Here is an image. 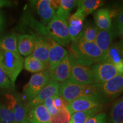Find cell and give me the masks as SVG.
<instances>
[{
  "mask_svg": "<svg viewBox=\"0 0 123 123\" xmlns=\"http://www.w3.org/2000/svg\"><path fill=\"white\" fill-rule=\"evenodd\" d=\"M104 55L95 42H87L81 38L72 42L68 54L73 62L89 66L104 62Z\"/></svg>",
  "mask_w": 123,
  "mask_h": 123,
  "instance_id": "1",
  "label": "cell"
},
{
  "mask_svg": "<svg viewBox=\"0 0 123 123\" xmlns=\"http://www.w3.org/2000/svg\"><path fill=\"white\" fill-rule=\"evenodd\" d=\"M59 96L68 103L80 97H96L103 99L98 84H80L70 79L59 83Z\"/></svg>",
  "mask_w": 123,
  "mask_h": 123,
  "instance_id": "2",
  "label": "cell"
},
{
  "mask_svg": "<svg viewBox=\"0 0 123 123\" xmlns=\"http://www.w3.org/2000/svg\"><path fill=\"white\" fill-rule=\"evenodd\" d=\"M24 59L19 53L0 49V67L13 84L24 67Z\"/></svg>",
  "mask_w": 123,
  "mask_h": 123,
  "instance_id": "3",
  "label": "cell"
},
{
  "mask_svg": "<svg viewBox=\"0 0 123 123\" xmlns=\"http://www.w3.org/2000/svg\"><path fill=\"white\" fill-rule=\"evenodd\" d=\"M46 30L51 38L62 46H68L71 41L67 20L55 15L47 24Z\"/></svg>",
  "mask_w": 123,
  "mask_h": 123,
  "instance_id": "4",
  "label": "cell"
},
{
  "mask_svg": "<svg viewBox=\"0 0 123 123\" xmlns=\"http://www.w3.org/2000/svg\"><path fill=\"white\" fill-rule=\"evenodd\" d=\"M50 80V74L48 70L33 75L24 88V99L29 103L34 99L47 85Z\"/></svg>",
  "mask_w": 123,
  "mask_h": 123,
  "instance_id": "5",
  "label": "cell"
},
{
  "mask_svg": "<svg viewBox=\"0 0 123 123\" xmlns=\"http://www.w3.org/2000/svg\"><path fill=\"white\" fill-rule=\"evenodd\" d=\"M102 100L96 97H80L68 103L67 109L71 115L78 112L87 111L95 109L102 110Z\"/></svg>",
  "mask_w": 123,
  "mask_h": 123,
  "instance_id": "6",
  "label": "cell"
},
{
  "mask_svg": "<svg viewBox=\"0 0 123 123\" xmlns=\"http://www.w3.org/2000/svg\"><path fill=\"white\" fill-rule=\"evenodd\" d=\"M95 84L104 83L120 73L114 64L107 62H102L92 66Z\"/></svg>",
  "mask_w": 123,
  "mask_h": 123,
  "instance_id": "7",
  "label": "cell"
},
{
  "mask_svg": "<svg viewBox=\"0 0 123 123\" xmlns=\"http://www.w3.org/2000/svg\"><path fill=\"white\" fill-rule=\"evenodd\" d=\"M91 66L71 62V71L69 79L80 84H95Z\"/></svg>",
  "mask_w": 123,
  "mask_h": 123,
  "instance_id": "8",
  "label": "cell"
},
{
  "mask_svg": "<svg viewBox=\"0 0 123 123\" xmlns=\"http://www.w3.org/2000/svg\"><path fill=\"white\" fill-rule=\"evenodd\" d=\"M31 2L34 5L43 23L48 24L55 15L59 6L60 0H39L31 1Z\"/></svg>",
  "mask_w": 123,
  "mask_h": 123,
  "instance_id": "9",
  "label": "cell"
},
{
  "mask_svg": "<svg viewBox=\"0 0 123 123\" xmlns=\"http://www.w3.org/2000/svg\"><path fill=\"white\" fill-rule=\"evenodd\" d=\"M98 85L100 93L103 98L116 97L123 92V73Z\"/></svg>",
  "mask_w": 123,
  "mask_h": 123,
  "instance_id": "10",
  "label": "cell"
},
{
  "mask_svg": "<svg viewBox=\"0 0 123 123\" xmlns=\"http://www.w3.org/2000/svg\"><path fill=\"white\" fill-rule=\"evenodd\" d=\"M47 41L49 46L48 70L50 71L54 69L66 56H68V52L50 37H47Z\"/></svg>",
  "mask_w": 123,
  "mask_h": 123,
  "instance_id": "11",
  "label": "cell"
},
{
  "mask_svg": "<svg viewBox=\"0 0 123 123\" xmlns=\"http://www.w3.org/2000/svg\"><path fill=\"white\" fill-rule=\"evenodd\" d=\"M59 83L50 79L43 89L38 93L34 99L27 103L29 108L39 104H43L46 99L59 95Z\"/></svg>",
  "mask_w": 123,
  "mask_h": 123,
  "instance_id": "12",
  "label": "cell"
},
{
  "mask_svg": "<svg viewBox=\"0 0 123 123\" xmlns=\"http://www.w3.org/2000/svg\"><path fill=\"white\" fill-rule=\"evenodd\" d=\"M71 71V62L68 56H66L54 69L49 71L50 79L58 83L63 82L70 79Z\"/></svg>",
  "mask_w": 123,
  "mask_h": 123,
  "instance_id": "13",
  "label": "cell"
},
{
  "mask_svg": "<svg viewBox=\"0 0 123 123\" xmlns=\"http://www.w3.org/2000/svg\"><path fill=\"white\" fill-rule=\"evenodd\" d=\"M85 16L79 9L68 18V30L71 41L75 42L79 39L83 29V22Z\"/></svg>",
  "mask_w": 123,
  "mask_h": 123,
  "instance_id": "14",
  "label": "cell"
},
{
  "mask_svg": "<svg viewBox=\"0 0 123 123\" xmlns=\"http://www.w3.org/2000/svg\"><path fill=\"white\" fill-rule=\"evenodd\" d=\"M47 37L43 35L35 36L34 49L31 54L39 61L42 62L49 67V46L47 41Z\"/></svg>",
  "mask_w": 123,
  "mask_h": 123,
  "instance_id": "15",
  "label": "cell"
},
{
  "mask_svg": "<svg viewBox=\"0 0 123 123\" xmlns=\"http://www.w3.org/2000/svg\"><path fill=\"white\" fill-rule=\"evenodd\" d=\"M51 115L43 104H39L29 108L26 120L30 123H50Z\"/></svg>",
  "mask_w": 123,
  "mask_h": 123,
  "instance_id": "16",
  "label": "cell"
},
{
  "mask_svg": "<svg viewBox=\"0 0 123 123\" xmlns=\"http://www.w3.org/2000/svg\"><path fill=\"white\" fill-rule=\"evenodd\" d=\"M116 33L117 30L113 26L108 30H99L95 43L104 55L110 49Z\"/></svg>",
  "mask_w": 123,
  "mask_h": 123,
  "instance_id": "17",
  "label": "cell"
},
{
  "mask_svg": "<svg viewBox=\"0 0 123 123\" xmlns=\"http://www.w3.org/2000/svg\"><path fill=\"white\" fill-rule=\"evenodd\" d=\"M35 35L20 34L17 36V49L19 54L28 56L33 53L35 46Z\"/></svg>",
  "mask_w": 123,
  "mask_h": 123,
  "instance_id": "18",
  "label": "cell"
},
{
  "mask_svg": "<svg viewBox=\"0 0 123 123\" xmlns=\"http://www.w3.org/2000/svg\"><path fill=\"white\" fill-rule=\"evenodd\" d=\"M104 62L111 63L115 66L123 63V41L112 43L104 55Z\"/></svg>",
  "mask_w": 123,
  "mask_h": 123,
  "instance_id": "19",
  "label": "cell"
},
{
  "mask_svg": "<svg viewBox=\"0 0 123 123\" xmlns=\"http://www.w3.org/2000/svg\"><path fill=\"white\" fill-rule=\"evenodd\" d=\"M94 19L96 26L99 30H108L112 27V15L108 9H100L95 12Z\"/></svg>",
  "mask_w": 123,
  "mask_h": 123,
  "instance_id": "20",
  "label": "cell"
},
{
  "mask_svg": "<svg viewBox=\"0 0 123 123\" xmlns=\"http://www.w3.org/2000/svg\"><path fill=\"white\" fill-rule=\"evenodd\" d=\"M0 49L19 53L17 49V36L14 33L0 37Z\"/></svg>",
  "mask_w": 123,
  "mask_h": 123,
  "instance_id": "21",
  "label": "cell"
},
{
  "mask_svg": "<svg viewBox=\"0 0 123 123\" xmlns=\"http://www.w3.org/2000/svg\"><path fill=\"white\" fill-rule=\"evenodd\" d=\"M24 66L27 71L33 73H39L49 69V67L46 64L31 55L25 59Z\"/></svg>",
  "mask_w": 123,
  "mask_h": 123,
  "instance_id": "22",
  "label": "cell"
},
{
  "mask_svg": "<svg viewBox=\"0 0 123 123\" xmlns=\"http://www.w3.org/2000/svg\"><path fill=\"white\" fill-rule=\"evenodd\" d=\"M108 123H123V97L113 104Z\"/></svg>",
  "mask_w": 123,
  "mask_h": 123,
  "instance_id": "23",
  "label": "cell"
},
{
  "mask_svg": "<svg viewBox=\"0 0 123 123\" xmlns=\"http://www.w3.org/2000/svg\"><path fill=\"white\" fill-rule=\"evenodd\" d=\"M78 1L75 0H61L59 6L55 15L67 21L72 9L78 5Z\"/></svg>",
  "mask_w": 123,
  "mask_h": 123,
  "instance_id": "24",
  "label": "cell"
},
{
  "mask_svg": "<svg viewBox=\"0 0 123 123\" xmlns=\"http://www.w3.org/2000/svg\"><path fill=\"white\" fill-rule=\"evenodd\" d=\"M100 0H81L78 1V9L83 14L85 17L87 15L93 13L98 7L102 5Z\"/></svg>",
  "mask_w": 123,
  "mask_h": 123,
  "instance_id": "25",
  "label": "cell"
},
{
  "mask_svg": "<svg viewBox=\"0 0 123 123\" xmlns=\"http://www.w3.org/2000/svg\"><path fill=\"white\" fill-rule=\"evenodd\" d=\"M101 111L99 109H95L87 111L75 112L71 115V120L73 123H85L88 120L98 115Z\"/></svg>",
  "mask_w": 123,
  "mask_h": 123,
  "instance_id": "26",
  "label": "cell"
},
{
  "mask_svg": "<svg viewBox=\"0 0 123 123\" xmlns=\"http://www.w3.org/2000/svg\"><path fill=\"white\" fill-rule=\"evenodd\" d=\"M98 31L99 29L96 26L87 24L81 31L79 38H81L87 42H95Z\"/></svg>",
  "mask_w": 123,
  "mask_h": 123,
  "instance_id": "27",
  "label": "cell"
},
{
  "mask_svg": "<svg viewBox=\"0 0 123 123\" xmlns=\"http://www.w3.org/2000/svg\"><path fill=\"white\" fill-rule=\"evenodd\" d=\"M15 123L14 113L7 105L0 103V123Z\"/></svg>",
  "mask_w": 123,
  "mask_h": 123,
  "instance_id": "28",
  "label": "cell"
},
{
  "mask_svg": "<svg viewBox=\"0 0 123 123\" xmlns=\"http://www.w3.org/2000/svg\"><path fill=\"white\" fill-rule=\"evenodd\" d=\"M71 115L67 108L58 111V113L54 116H51L50 123H68Z\"/></svg>",
  "mask_w": 123,
  "mask_h": 123,
  "instance_id": "29",
  "label": "cell"
},
{
  "mask_svg": "<svg viewBox=\"0 0 123 123\" xmlns=\"http://www.w3.org/2000/svg\"><path fill=\"white\" fill-rule=\"evenodd\" d=\"M29 110V108L27 104H26L21 102L19 107L14 112L15 123H21L26 120V116Z\"/></svg>",
  "mask_w": 123,
  "mask_h": 123,
  "instance_id": "30",
  "label": "cell"
},
{
  "mask_svg": "<svg viewBox=\"0 0 123 123\" xmlns=\"http://www.w3.org/2000/svg\"><path fill=\"white\" fill-rule=\"evenodd\" d=\"M14 85L0 67V88L10 89Z\"/></svg>",
  "mask_w": 123,
  "mask_h": 123,
  "instance_id": "31",
  "label": "cell"
},
{
  "mask_svg": "<svg viewBox=\"0 0 123 123\" xmlns=\"http://www.w3.org/2000/svg\"><path fill=\"white\" fill-rule=\"evenodd\" d=\"M111 13L116 15L117 27H123V5L120 4L115 12H111Z\"/></svg>",
  "mask_w": 123,
  "mask_h": 123,
  "instance_id": "32",
  "label": "cell"
},
{
  "mask_svg": "<svg viewBox=\"0 0 123 123\" xmlns=\"http://www.w3.org/2000/svg\"><path fill=\"white\" fill-rule=\"evenodd\" d=\"M53 104L54 106L59 111L63 108H67L68 105V103L59 95L53 97Z\"/></svg>",
  "mask_w": 123,
  "mask_h": 123,
  "instance_id": "33",
  "label": "cell"
},
{
  "mask_svg": "<svg viewBox=\"0 0 123 123\" xmlns=\"http://www.w3.org/2000/svg\"><path fill=\"white\" fill-rule=\"evenodd\" d=\"M45 106L47 110L51 115V116H54L58 113V110L54 106L53 104V97L46 99L43 103Z\"/></svg>",
  "mask_w": 123,
  "mask_h": 123,
  "instance_id": "34",
  "label": "cell"
},
{
  "mask_svg": "<svg viewBox=\"0 0 123 123\" xmlns=\"http://www.w3.org/2000/svg\"><path fill=\"white\" fill-rule=\"evenodd\" d=\"M85 123H107V116L104 113H100L88 120Z\"/></svg>",
  "mask_w": 123,
  "mask_h": 123,
  "instance_id": "35",
  "label": "cell"
},
{
  "mask_svg": "<svg viewBox=\"0 0 123 123\" xmlns=\"http://www.w3.org/2000/svg\"><path fill=\"white\" fill-rule=\"evenodd\" d=\"M4 17L3 15L2 12L0 10V32L2 31L4 26Z\"/></svg>",
  "mask_w": 123,
  "mask_h": 123,
  "instance_id": "36",
  "label": "cell"
},
{
  "mask_svg": "<svg viewBox=\"0 0 123 123\" xmlns=\"http://www.w3.org/2000/svg\"><path fill=\"white\" fill-rule=\"evenodd\" d=\"M11 5V2L6 0H0V7L4 6H9Z\"/></svg>",
  "mask_w": 123,
  "mask_h": 123,
  "instance_id": "37",
  "label": "cell"
},
{
  "mask_svg": "<svg viewBox=\"0 0 123 123\" xmlns=\"http://www.w3.org/2000/svg\"><path fill=\"white\" fill-rule=\"evenodd\" d=\"M117 29L119 34L121 36V38H122V41H123V27H117Z\"/></svg>",
  "mask_w": 123,
  "mask_h": 123,
  "instance_id": "38",
  "label": "cell"
},
{
  "mask_svg": "<svg viewBox=\"0 0 123 123\" xmlns=\"http://www.w3.org/2000/svg\"><path fill=\"white\" fill-rule=\"evenodd\" d=\"M30 123L29 122V121L26 120H24L22 123Z\"/></svg>",
  "mask_w": 123,
  "mask_h": 123,
  "instance_id": "39",
  "label": "cell"
},
{
  "mask_svg": "<svg viewBox=\"0 0 123 123\" xmlns=\"http://www.w3.org/2000/svg\"><path fill=\"white\" fill-rule=\"evenodd\" d=\"M73 123V121H72L71 120H70V121H69V123Z\"/></svg>",
  "mask_w": 123,
  "mask_h": 123,
  "instance_id": "40",
  "label": "cell"
},
{
  "mask_svg": "<svg viewBox=\"0 0 123 123\" xmlns=\"http://www.w3.org/2000/svg\"><path fill=\"white\" fill-rule=\"evenodd\" d=\"M121 4L122 5H123V1H121Z\"/></svg>",
  "mask_w": 123,
  "mask_h": 123,
  "instance_id": "41",
  "label": "cell"
},
{
  "mask_svg": "<svg viewBox=\"0 0 123 123\" xmlns=\"http://www.w3.org/2000/svg\"></svg>",
  "mask_w": 123,
  "mask_h": 123,
  "instance_id": "42",
  "label": "cell"
}]
</instances>
